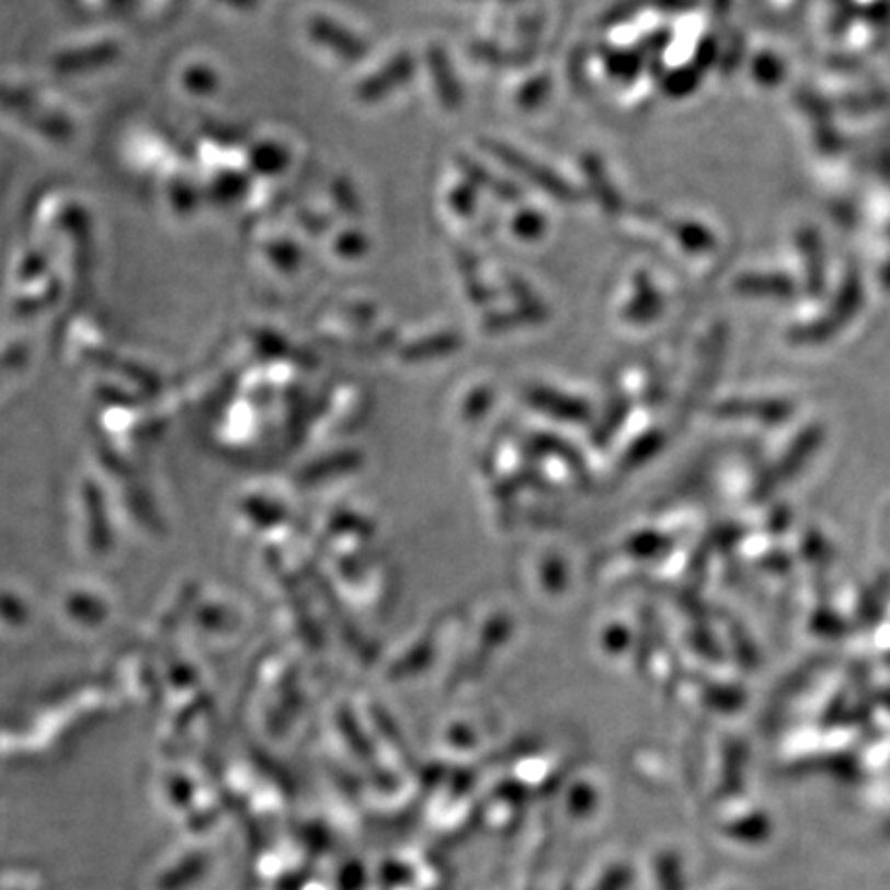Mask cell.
I'll return each mask as SVG.
<instances>
[{"label":"cell","instance_id":"cell-2","mask_svg":"<svg viewBox=\"0 0 890 890\" xmlns=\"http://www.w3.org/2000/svg\"><path fill=\"white\" fill-rule=\"evenodd\" d=\"M427 58L431 75H433V81H435V89L440 93V100L447 110H456L463 103V93H460V85L456 81V75L449 67L447 56L440 48H431Z\"/></svg>","mask_w":890,"mask_h":890},{"label":"cell","instance_id":"cell-4","mask_svg":"<svg viewBox=\"0 0 890 890\" xmlns=\"http://www.w3.org/2000/svg\"><path fill=\"white\" fill-rule=\"evenodd\" d=\"M583 170H585V175H587V180H590V184H592V190H594L596 196H598L600 205L604 206L608 213H617V210H620L618 194L615 192V189L608 184L606 173H604V168H602V163H600L598 159H596V157H587L585 163H583Z\"/></svg>","mask_w":890,"mask_h":890},{"label":"cell","instance_id":"cell-9","mask_svg":"<svg viewBox=\"0 0 890 890\" xmlns=\"http://www.w3.org/2000/svg\"><path fill=\"white\" fill-rule=\"evenodd\" d=\"M452 205L456 206V210L463 213L464 217H468L475 210L477 201H475V194L470 190L460 186V189L454 190V194H452Z\"/></svg>","mask_w":890,"mask_h":890},{"label":"cell","instance_id":"cell-5","mask_svg":"<svg viewBox=\"0 0 890 890\" xmlns=\"http://www.w3.org/2000/svg\"><path fill=\"white\" fill-rule=\"evenodd\" d=\"M697 81H699V72L695 67L674 70L664 79V89H666L668 95H672V98H683L697 87Z\"/></svg>","mask_w":890,"mask_h":890},{"label":"cell","instance_id":"cell-10","mask_svg":"<svg viewBox=\"0 0 890 890\" xmlns=\"http://www.w3.org/2000/svg\"><path fill=\"white\" fill-rule=\"evenodd\" d=\"M547 89V79H538V81H534V83H530V85L526 87V89L522 91L520 102L524 103V105H528V107H532V105L543 102V98H545Z\"/></svg>","mask_w":890,"mask_h":890},{"label":"cell","instance_id":"cell-6","mask_svg":"<svg viewBox=\"0 0 890 890\" xmlns=\"http://www.w3.org/2000/svg\"><path fill=\"white\" fill-rule=\"evenodd\" d=\"M672 229H674L672 233H674L688 250H705L707 246H711V236H709L705 229H701V227H697V225L678 222V225H672Z\"/></svg>","mask_w":890,"mask_h":890},{"label":"cell","instance_id":"cell-8","mask_svg":"<svg viewBox=\"0 0 890 890\" xmlns=\"http://www.w3.org/2000/svg\"><path fill=\"white\" fill-rule=\"evenodd\" d=\"M514 229L524 240H536L545 233V219L532 210L520 213V217L514 221Z\"/></svg>","mask_w":890,"mask_h":890},{"label":"cell","instance_id":"cell-3","mask_svg":"<svg viewBox=\"0 0 890 890\" xmlns=\"http://www.w3.org/2000/svg\"><path fill=\"white\" fill-rule=\"evenodd\" d=\"M460 170L466 173V178L472 184L489 190V192H495L497 196H501L503 201H507V203H517L520 201V190L512 186V184H507V182H503V180H499V178H493L487 170H482L477 163H472L468 157L460 159Z\"/></svg>","mask_w":890,"mask_h":890},{"label":"cell","instance_id":"cell-7","mask_svg":"<svg viewBox=\"0 0 890 890\" xmlns=\"http://www.w3.org/2000/svg\"><path fill=\"white\" fill-rule=\"evenodd\" d=\"M606 65H608V70H611L613 75L623 77V79H634L635 75L641 69L637 54H627V52H615V54H611L608 60H606Z\"/></svg>","mask_w":890,"mask_h":890},{"label":"cell","instance_id":"cell-1","mask_svg":"<svg viewBox=\"0 0 890 890\" xmlns=\"http://www.w3.org/2000/svg\"><path fill=\"white\" fill-rule=\"evenodd\" d=\"M487 151L491 155H495L497 159H501L512 172L522 175V178H526L532 186L548 192L555 201H563V203L578 201V198H575V196H578L575 190L571 189L563 178H559L557 173L550 172L545 166L536 163L530 157L520 153L514 147H507V145L497 142V140H489V142H487Z\"/></svg>","mask_w":890,"mask_h":890}]
</instances>
